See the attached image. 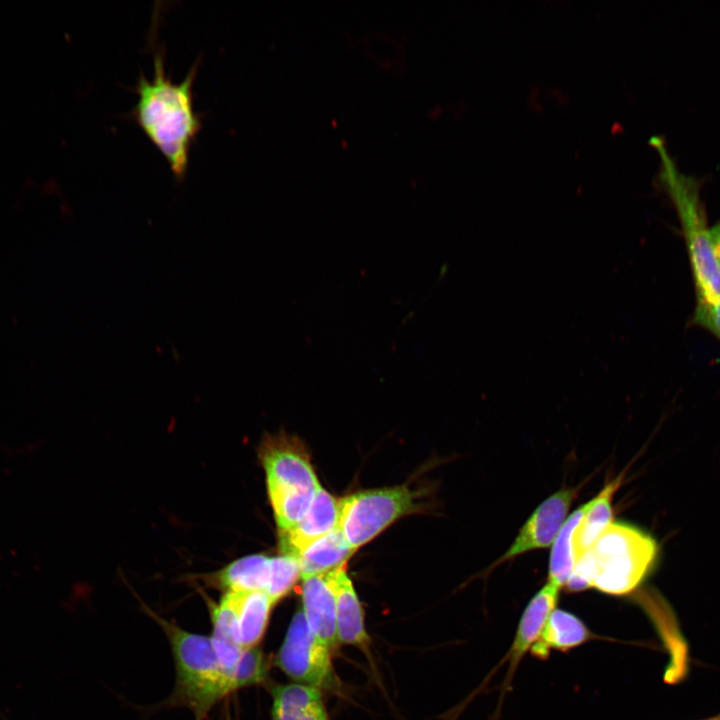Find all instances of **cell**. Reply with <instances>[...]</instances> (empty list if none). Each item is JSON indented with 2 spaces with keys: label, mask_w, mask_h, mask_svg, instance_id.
<instances>
[{
  "label": "cell",
  "mask_w": 720,
  "mask_h": 720,
  "mask_svg": "<svg viewBox=\"0 0 720 720\" xmlns=\"http://www.w3.org/2000/svg\"><path fill=\"white\" fill-rule=\"evenodd\" d=\"M339 500L322 487L303 518L292 528L280 531V548L283 555L298 558L312 543L338 527Z\"/></svg>",
  "instance_id": "obj_9"
},
{
  "label": "cell",
  "mask_w": 720,
  "mask_h": 720,
  "mask_svg": "<svg viewBox=\"0 0 720 720\" xmlns=\"http://www.w3.org/2000/svg\"><path fill=\"white\" fill-rule=\"evenodd\" d=\"M274 602L262 591L243 592L239 612V640L244 650L258 647L262 640Z\"/></svg>",
  "instance_id": "obj_20"
},
{
  "label": "cell",
  "mask_w": 720,
  "mask_h": 720,
  "mask_svg": "<svg viewBox=\"0 0 720 720\" xmlns=\"http://www.w3.org/2000/svg\"><path fill=\"white\" fill-rule=\"evenodd\" d=\"M303 613L310 630L329 649L338 643L335 600L323 575L303 579Z\"/></svg>",
  "instance_id": "obj_13"
},
{
  "label": "cell",
  "mask_w": 720,
  "mask_h": 720,
  "mask_svg": "<svg viewBox=\"0 0 720 720\" xmlns=\"http://www.w3.org/2000/svg\"><path fill=\"white\" fill-rule=\"evenodd\" d=\"M299 576L298 558L283 554L270 558V577L265 593L275 604L290 591Z\"/></svg>",
  "instance_id": "obj_21"
},
{
  "label": "cell",
  "mask_w": 720,
  "mask_h": 720,
  "mask_svg": "<svg viewBox=\"0 0 720 720\" xmlns=\"http://www.w3.org/2000/svg\"><path fill=\"white\" fill-rule=\"evenodd\" d=\"M145 610L162 628L174 659L176 681L168 705L183 706L195 720H204L213 706L235 691L231 674L221 665L210 636L189 632Z\"/></svg>",
  "instance_id": "obj_4"
},
{
  "label": "cell",
  "mask_w": 720,
  "mask_h": 720,
  "mask_svg": "<svg viewBox=\"0 0 720 720\" xmlns=\"http://www.w3.org/2000/svg\"><path fill=\"white\" fill-rule=\"evenodd\" d=\"M709 234L714 258L720 271V222L710 228Z\"/></svg>",
  "instance_id": "obj_24"
},
{
  "label": "cell",
  "mask_w": 720,
  "mask_h": 720,
  "mask_svg": "<svg viewBox=\"0 0 720 720\" xmlns=\"http://www.w3.org/2000/svg\"><path fill=\"white\" fill-rule=\"evenodd\" d=\"M650 142L660 156L659 182L680 220L695 283L696 305L715 304L720 301V271L712 251L710 228L701 199L702 181L679 170L662 138L656 136Z\"/></svg>",
  "instance_id": "obj_3"
},
{
  "label": "cell",
  "mask_w": 720,
  "mask_h": 720,
  "mask_svg": "<svg viewBox=\"0 0 720 720\" xmlns=\"http://www.w3.org/2000/svg\"><path fill=\"white\" fill-rule=\"evenodd\" d=\"M704 720H720V713H719V714H717V715H715V716H713V717H710V718L704 719Z\"/></svg>",
  "instance_id": "obj_25"
},
{
  "label": "cell",
  "mask_w": 720,
  "mask_h": 720,
  "mask_svg": "<svg viewBox=\"0 0 720 720\" xmlns=\"http://www.w3.org/2000/svg\"><path fill=\"white\" fill-rule=\"evenodd\" d=\"M323 577L335 600L338 642L357 646L366 645L369 637L364 626L363 611L345 570L342 567Z\"/></svg>",
  "instance_id": "obj_11"
},
{
  "label": "cell",
  "mask_w": 720,
  "mask_h": 720,
  "mask_svg": "<svg viewBox=\"0 0 720 720\" xmlns=\"http://www.w3.org/2000/svg\"><path fill=\"white\" fill-rule=\"evenodd\" d=\"M593 637L585 623L576 615L555 608L549 615L530 653L546 659L551 650L567 651L580 646Z\"/></svg>",
  "instance_id": "obj_14"
},
{
  "label": "cell",
  "mask_w": 720,
  "mask_h": 720,
  "mask_svg": "<svg viewBox=\"0 0 720 720\" xmlns=\"http://www.w3.org/2000/svg\"><path fill=\"white\" fill-rule=\"evenodd\" d=\"M576 497L577 489L564 488L543 500L519 529L510 547L495 561L494 566L553 544Z\"/></svg>",
  "instance_id": "obj_8"
},
{
  "label": "cell",
  "mask_w": 720,
  "mask_h": 720,
  "mask_svg": "<svg viewBox=\"0 0 720 720\" xmlns=\"http://www.w3.org/2000/svg\"><path fill=\"white\" fill-rule=\"evenodd\" d=\"M200 66L198 58L180 83L167 75L164 55L154 56V75L140 74L131 116L166 159L175 178L186 175L192 145L201 130L200 114L194 109L193 86Z\"/></svg>",
  "instance_id": "obj_1"
},
{
  "label": "cell",
  "mask_w": 720,
  "mask_h": 720,
  "mask_svg": "<svg viewBox=\"0 0 720 720\" xmlns=\"http://www.w3.org/2000/svg\"><path fill=\"white\" fill-rule=\"evenodd\" d=\"M271 720H329L319 689L287 684L272 687Z\"/></svg>",
  "instance_id": "obj_15"
},
{
  "label": "cell",
  "mask_w": 720,
  "mask_h": 720,
  "mask_svg": "<svg viewBox=\"0 0 720 720\" xmlns=\"http://www.w3.org/2000/svg\"><path fill=\"white\" fill-rule=\"evenodd\" d=\"M329 651L310 630L303 611L299 610L292 618L275 663L297 684L319 689L333 683Z\"/></svg>",
  "instance_id": "obj_7"
},
{
  "label": "cell",
  "mask_w": 720,
  "mask_h": 720,
  "mask_svg": "<svg viewBox=\"0 0 720 720\" xmlns=\"http://www.w3.org/2000/svg\"><path fill=\"white\" fill-rule=\"evenodd\" d=\"M270 577V558L254 554L237 559L215 576L224 592H266Z\"/></svg>",
  "instance_id": "obj_17"
},
{
  "label": "cell",
  "mask_w": 720,
  "mask_h": 720,
  "mask_svg": "<svg viewBox=\"0 0 720 720\" xmlns=\"http://www.w3.org/2000/svg\"><path fill=\"white\" fill-rule=\"evenodd\" d=\"M660 554L656 539L632 524L613 521L576 558L574 569L591 588L614 596L631 594L654 571Z\"/></svg>",
  "instance_id": "obj_2"
},
{
  "label": "cell",
  "mask_w": 720,
  "mask_h": 720,
  "mask_svg": "<svg viewBox=\"0 0 720 720\" xmlns=\"http://www.w3.org/2000/svg\"><path fill=\"white\" fill-rule=\"evenodd\" d=\"M621 475L607 482L603 489L590 500L575 535L576 558L588 550L603 531L613 522V496L621 485ZM576 561V560H575Z\"/></svg>",
  "instance_id": "obj_18"
},
{
  "label": "cell",
  "mask_w": 720,
  "mask_h": 720,
  "mask_svg": "<svg viewBox=\"0 0 720 720\" xmlns=\"http://www.w3.org/2000/svg\"><path fill=\"white\" fill-rule=\"evenodd\" d=\"M414 507V494L406 486L358 492L339 500L338 527L357 549Z\"/></svg>",
  "instance_id": "obj_6"
},
{
  "label": "cell",
  "mask_w": 720,
  "mask_h": 720,
  "mask_svg": "<svg viewBox=\"0 0 720 720\" xmlns=\"http://www.w3.org/2000/svg\"><path fill=\"white\" fill-rule=\"evenodd\" d=\"M692 320L720 340V301L711 305H696Z\"/></svg>",
  "instance_id": "obj_23"
},
{
  "label": "cell",
  "mask_w": 720,
  "mask_h": 720,
  "mask_svg": "<svg viewBox=\"0 0 720 720\" xmlns=\"http://www.w3.org/2000/svg\"><path fill=\"white\" fill-rule=\"evenodd\" d=\"M589 505L590 500L579 506L567 517L552 544L547 581L560 588L565 586L573 570L576 560L575 535Z\"/></svg>",
  "instance_id": "obj_19"
},
{
  "label": "cell",
  "mask_w": 720,
  "mask_h": 720,
  "mask_svg": "<svg viewBox=\"0 0 720 720\" xmlns=\"http://www.w3.org/2000/svg\"><path fill=\"white\" fill-rule=\"evenodd\" d=\"M261 458L279 531L288 530L303 518L321 486L308 455L294 440L265 441Z\"/></svg>",
  "instance_id": "obj_5"
},
{
  "label": "cell",
  "mask_w": 720,
  "mask_h": 720,
  "mask_svg": "<svg viewBox=\"0 0 720 720\" xmlns=\"http://www.w3.org/2000/svg\"><path fill=\"white\" fill-rule=\"evenodd\" d=\"M242 594L243 592H225L219 603L209 605L212 622L210 639L221 665L231 676L244 652L238 630Z\"/></svg>",
  "instance_id": "obj_12"
},
{
  "label": "cell",
  "mask_w": 720,
  "mask_h": 720,
  "mask_svg": "<svg viewBox=\"0 0 720 720\" xmlns=\"http://www.w3.org/2000/svg\"><path fill=\"white\" fill-rule=\"evenodd\" d=\"M267 675V662L261 649L254 647L244 650L233 673L235 690L263 682Z\"/></svg>",
  "instance_id": "obj_22"
},
{
  "label": "cell",
  "mask_w": 720,
  "mask_h": 720,
  "mask_svg": "<svg viewBox=\"0 0 720 720\" xmlns=\"http://www.w3.org/2000/svg\"><path fill=\"white\" fill-rule=\"evenodd\" d=\"M355 551L336 527L299 555L300 576L306 579L342 568Z\"/></svg>",
  "instance_id": "obj_16"
},
{
  "label": "cell",
  "mask_w": 720,
  "mask_h": 720,
  "mask_svg": "<svg viewBox=\"0 0 720 720\" xmlns=\"http://www.w3.org/2000/svg\"><path fill=\"white\" fill-rule=\"evenodd\" d=\"M560 587L547 581L530 599L520 618L512 645L504 658L508 662L505 683H509L519 662L539 637L549 615L556 608Z\"/></svg>",
  "instance_id": "obj_10"
}]
</instances>
